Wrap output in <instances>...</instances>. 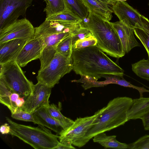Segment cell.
<instances>
[{"label": "cell", "instance_id": "1", "mask_svg": "<svg viewBox=\"0 0 149 149\" xmlns=\"http://www.w3.org/2000/svg\"><path fill=\"white\" fill-rule=\"evenodd\" d=\"M73 70L77 74L97 80L106 75L123 77L124 70L110 59L97 45L75 49L72 55Z\"/></svg>", "mask_w": 149, "mask_h": 149}, {"label": "cell", "instance_id": "2", "mask_svg": "<svg viewBox=\"0 0 149 149\" xmlns=\"http://www.w3.org/2000/svg\"><path fill=\"white\" fill-rule=\"evenodd\" d=\"M133 100L127 97H118L110 100L94 121L85 136V145L97 134L109 131L129 121L127 112Z\"/></svg>", "mask_w": 149, "mask_h": 149}, {"label": "cell", "instance_id": "3", "mask_svg": "<svg viewBox=\"0 0 149 149\" xmlns=\"http://www.w3.org/2000/svg\"><path fill=\"white\" fill-rule=\"evenodd\" d=\"M81 23L83 27L91 31L103 51L117 58L125 55L119 37L109 21L89 11L88 17Z\"/></svg>", "mask_w": 149, "mask_h": 149}, {"label": "cell", "instance_id": "4", "mask_svg": "<svg viewBox=\"0 0 149 149\" xmlns=\"http://www.w3.org/2000/svg\"><path fill=\"white\" fill-rule=\"evenodd\" d=\"M6 118L10 126L9 134L35 149H55L60 143L59 136L53 134L42 125H38L37 127L26 125L17 123L8 117Z\"/></svg>", "mask_w": 149, "mask_h": 149}, {"label": "cell", "instance_id": "5", "mask_svg": "<svg viewBox=\"0 0 149 149\" xmlns=\"http://www.w3.org/2000/svg\"><path fill=\"white\" fill-rule=\"evenodd\" d=\"M0 65V80L11 91L24 97L32 93L34 84L26 78L16 60Z\"/></svg>", "mask_w": 149, "mask_h": 149}, {"label": "cell", "instance_id": "6", "mask_svg": "<svg viewBox=\"0 0 149 149\" xmlns=\"http://www.w3.org/2000/svg\"><path fill=\"white\" fill-rule=\"evenodd\" d=\"M72 70V57H66L56 52L50 62L43 69H40L36 78L38 82L52 88Z\"/></svg>", "mask_w": 149, "mask_h": 149}, {"label": "cell", "instance_id": "7", "mask_svg": "<svg viewBox=\"0 0 149 149\" xmlns=\"http://www.w3.org/2000/svg\"><path fill=\"white\" fill-rule=\"evenodd\" d=\"M102 110V108L98 110L91 116L77 118L71 125L61 131L58 138L60 142L79 148L84 146V141L85 135Z\"/></svg>", "mask_w": 149, "mask_h": 149}, {"label": "cell", "instance_id": "8", "mask_svg": "<svg viewBox=\"0 0 149 149\" xmlns=\"http://www.w3.org/2000/svg\"><path fill=\"white\" fill-rule=\"evenodd\" d=\"M33 0H0V30L24 17Z\"/></svg>", "mask_w": 149, "mask_h": 149}, {"label": "cell", "instance_id": "9", "mask_svg": "<svg viewBox=\"0 0 149 149\" xmlns=\"http://www.w3.org/2000/svg\"><path fill=\"white\" fill-rule=\"evenodd\" d=\"M35 32V28L28 19H18L0 30V44L14 39H31Z\"/></svg>", "mask_w": 149, "mask_h": 149}, {"label": "cell", "instance_id": "10", "mask_svg": "<svg viewBox=\"0 0 149 149\" xmlns=\"http://www.w3.org/2000/svg\"><path fill=\"white\" fill-rule=\"evenodd\" d=\"M52 88L40 82L34 85L32 93L28 96L23 106L19 108L29 113H33L42 106L49 104Z\"/></svg>", "mask_w": 149, "mask_h": 149}, {"label": "cell", "instance_id": "11", "mask_svg": "<svg viewBox=\"0 0 149 149\" xmlns=\"http://www.w3.org/2000/svg\"><path fill=\"white\" fill-rule=\"evenodd\" d=\"M81 21L68 22L45 20L40 26L35 28L34 37H43L62 33L72 34L82 27Z\"/></svg>", "mask_w": 149, "mask_h": 149}, {"label": "cell", "instance_id": "12", "mask_svg": "<svg viewBox=\"0 0 149 149\" xmlns=\"http://www.w3.org/2000/svg\"><path fill=\"white\" fill-rule=\"evenodd\" d=\"M112 9L119 21L125 24L133 29L136 28L143 29L141 15L126 1H117Z\"/></svg>", "mask_w": 149, "mask_h": 149}, {"label": "cell", "instance_id": "13", "mask_svg": "<svg viewBox=\"0 0 149 149\" xmlns=\"http://www.w3.org/2000/svg\"><path fill=\"white\" fill-rule=\"evenodd\" d=\"M45 46L43 38L34 37L24 45L16 61L21 67H24L32 61L39 59Z\"/></svg>", "mask_w": 149, "mask_h": 149}, {"label": "cell", "instance_id": "14", "mask_svg": "<svg viewBox=\"0 0 149 149\" xmlns=\"http://www.w3.org/2000/svg\"><path fill=\"white\" fill-rule=\"evenodd\" d=\"M71 34L70 33H62L41 37L43 38L45 46L39 58L41 63L40 70L44 68L53 58L59 43Z\"/></svg>", "mask_w": 149, "mask_h": 149}, {"label": "cell", "instance_id": "15", "mask_svg": "<svg viewBox=\"0 0 149 149\" xmlns=\"http://www.w3.org/2000/svg\"><path fill=\"white\" fill-rule=\"evenodd\" d=\"M30 39H16L0 43V64L15 60L24 45Z\"/></svg>", "mask_w": 149, "mask_h": 149}, {"label": "cell", "instance_id": "16", "mask_svg": "<svg viewBox=\"0 0 149 149\" xmlns=\"http://www.w3.org/2000/svg\"><path fill=\"white\" fill-rule=\"evenodd\" d=\"M111 23L118 34L125 54L134 47L140 46V44L134 37L133 29L120 21L111 22Z\"/></svg>", "mask_w": 149, "mask_h": 149}, {"label": "cell", "instance_id": "17", "mask_svg": "<svg viewBox=\"0 0 149 149\" xmlns=\"http://www.w3.org/2000/svg\"><path fill=\"white\" fill-rule=\"evenodd\" d=\"M33 115L35 121L34 124L40 125L49 129L57 135H59L63 130L67 128L63 123L50 115L46 106L38 108L33 113Z\"/></svg>", "mask_w": 149, "mask_h": 149}, {"label": "cell", "instance_id": "18", "mask_svg": "<svg viewBox=\"0 0 149 149\" xmlns=\"http://www.w3.org/2000/svg\"><path fill=\"white\" fill-rule=\"evenodd\" d=\"M149 111V97H140L134 99L128 110L127 117L129 120L141 118Z\"/></svg>", "mask_w": 149, "mask_h": 149}, {"label": "cell", "instance_id": "19", "mask_svg": "<svg viewBox=\"0 0 149 149\" xmlns=\"http://www.w3.org/2000/svg\"><path fill=\"white\" fill-rule=\"evenodd\" d=\"M85 5L91 11L108 21L112 17L113 13L110 6L99 0H82Z\"/></svg>", "mask_w": 149, "mask_h": 149}, {"label": "cell", "instance_id": "20", "mask_svg": "<svg viewBox=\"0 0 149 149\" xmlns=\"http://www.w3.org/2000/svg\"><path fill=\"white\" fill-rule=\"evenodd\" d=\"M20 96L18 94L11 91L0 80V103L6 106L11 114L13 113L18 108L16 102Z\"/></svg>", "mask_w": 149, "mask_h": 149}, {"label": "cell", "instance_id": "21", "mask_svg": "<svg viewBox=\"0 0 149 149\" xmlns=\"http://www.w3.org/2000/svg\"><path fill=\"white\" fill-rule=\"evenodd\" d=\"M116 135L108 136L104 132H103L94 136L93 141L105 148L128 149V144L118 141L116 139Z\"/></svg>", "mask_w": 149, "mask_h": 149}, {"label": "cell", "instance_id": "22", "mask_svg": "<svg viewBox=\"0 0 149 149\" xmlns=\"http://www.w3.org/2000/svg\"><path fill=\"white\" fill-rule=\"evenodd\" d=\"M66 9L82 20L88 16L89 10L82 0H64Z\"/></svg>", "mask_w": 149, "mask_h": 149}, {"label": "cell", "instance_id": "23", "mask_svg": "<svg viewBox=\"0 0 149 149\" xmlns=\"http://www.w3.org/2000/svg\"><path fill=\"white\" fill-rule=\"evenodd\" d=\"M48 112L50 115L55 119L58 120L64 124L67 128L71 125L74 121L64 116L61 112V102L58 106L53 103L46 106Z\"/></svg>", "mask_w": 149, "mask_h": 149}, {"label": "cell", "instance_id": "24", "mask_svg": "<svg viewBox=\"0 0 149 149\" xmlns=\"http://www.w3.org/2000/svg\"><path fill=\"white\" fill-rule=\"evenodd\" d=\"M46 6L44 11L46 17L67 10L64 0H44Z\"/></svg>", "mask_w": 149, "mask_h": 149}, {"label": "cell", "instance_id": "25", "mask_svg": "<svg viewBox=\"0 0 149 149\" xmlns=\"http://www.w3.org/2000/svg\"><path fill=\"white\" fill-rule=\"evenodd\" d=\"M132 71L141 78L149 81V59L144 58L132 64Z\"/></svg>", "mask_w": 149, "mask_h": 149}, {"label": "cell", "instance_id": "26", "mask_svg": "<svg viewBox=\"0 0 149 149\" xmlns=\"http://www.w3.org/2000/svg\"><path fill=\"white\" fill-rule=\"evenodd\" d=\"M72 34L64 38L59 43L56 52L66 57H71L73 51Z\"/></svg>", "mask_w": 149, "mask_h": 149}, {"label": "cell", "instance_id": "27", "mask_svg": "<svg viewBox=\"0 0 149 149\" xmlns=\"http://www.w3.org/2000/svg\"><path fill=\"white\" fill-rule=\"evenodd\" d=\"M45 20L68 22H79L82 21L80 19L68 10L46 17Z\"/></svg>", "mask_w": 149, "mask_h": 149}, {"label": "cell", "instance_id": "28", "mask_svg": "<svg viewBox=\"0 0 149 149\" xmlns=\"http://www.w3.org/2000/svg\"><path fill=\"white\" fill-rule=\"evenodd\" d=\"M81 78L78 80H74L72 82L81 83L83 84L81 86L84 90H86L92 87L104 86L102 81H97V80L91 76L80 75Z\"/></svg>", "mask_w": 149, "mask_h": 149}, {"label": "cell", "instance_id": "29", "mask_svg": "<svg viewBox=\"0 0 149 149\" xmlns=\"http://www.w3.org/2000/svg\"><path fill=\"white\" fill-rule=\"evenodd\" d=\"M93 34L88 29L81 27L74 32L72 34V47L78 40H83Z\"/></svg>", "mask_w": 149, "mask_h": 149}, {"label": "cell", "instance_id": "30", "mask_svg": "<svg viewBox=\"0 0 149 149\" xmlns=\"http://www.w3.org/2000/svg\"><path fill=\"white\" fill-rule=\"evenodd\" d=\"M134 34L140 40L145 48L149 59V33L143 29H134Z\"/></svg>", "mask_w": 149, "mask_h": 149}, {"label": "cell", "instance_id": "31", "mask_svg": "<svg viewBox=\"0 0 149 149\" xmlns=\"http://www.w3.org/2000/svg\"><path fill=\"white\" fill-rule=\"evenodd\" d=\"M128 149H149V135H145L135 142L128 144Z\"/></svg>", "mask_w": 149, "mask_h": 149}, {"label": "cell", "instance_id": "32", "mask_svg": "<svg viewBox=\"0 0 149 149\" xmlns=\"http://www.w3.org/2000/svg\"><path fill=\"white\" fill-rule=\"evenodd\" d=\"M11 117L15 119L26 122L35 123L33 113H29L19 108H18L15 111L11 114Z\"/></svg>", "mask_w": 149, "mask_h": 149}, {"label": "cell", "instance_id": "33", "mask_svg": "<svg viewBox=\"0 0 149 149\" xmlns=\"http://www.w3.org/2000/svg\"><path fill=\"white\" fill-rule=\"evenodd\" d=\"M97 42L96 39L93 35L83 40L77 41L72 47V50L97 45Z\"/></svg>", "mask_w": 149, "mask_h": 149}, {"label": "cell", "instance_id": "34", "mask_svg": "<svg viewBox=\"0 0 149 149\" xmlns=\"http://www.w3.org/2000/svg\"><path fill=\"white\" fill-rule=\"evenodd\" d=\"M117 84L125 87H130L137 90L139 92L140 97H143V93L144 92H149V90H147L143 87H139L134 86L130 82L125 80L123 78H120L117 83Z\"/></svg>", "mask_w": 149, "mask_h": 149}, {"label": "cell", "instance_id": "35", "mask_svg": "<svg viewBox=\"0 0 149 149\" xmlns=\"http://www.w3.org/2000/svg\"><path fill=\"white\" fill-rule=\"evenodd\" d=\"M141 119L143 123L144 129L145 130H149V111Z\"/></svg>", "mask_w": 149, "mask_h": 149}, {"label": "cell", "instance_id": "36", "mask_svg": "<svg viewBox=\"0 0 149 149\" xmlns=\"http://www.w3.org/2000/svg\"><path fill=\"white\" fill-rule=\"evenodd\" d=\"M141 19L143 25V30L149 33V20L142 15L141 17Z\"/></svg>", "mask_w": 149, "mask_h": 149}, {"label": "cell", "instance_id": "37", "mask_svg": "<svg viewBox=\"0 0 149 149\" xmlns=\"http://www.w3.org/2000/svg\"><path fill=\"white\" fill-rule=\"evenodd\" d=\"M10 131V126L7 123H5L1 125L0 131L2 134H9Z\"/></svg>", "mask_w": 149, "mask_h": 149}, {"label": "cell", "instance_id": "38", "mask_svg": "<svg viewBox=\"0 0 149 149\" xmlns=\"http://www.w3.org/2000/svg\"><path fill=\"white\" fill-rule=\"evenodd\" d=\"M75 148L72 145L62 143L60 142L55 149H74Z\"/></svg>", "mask_w": 149, "mask_h": 149}, {"label": "cell", "instance_id": "39", "mask_svg": "<svg viewBox=\"0 0 149 149\" xmlns=\"http://www.w3.org/2000/svg\"><path fill=\"white\" fill-rule=\"evenodd\" d=\"M24 97L20 96L17 100L16 105L18 108H21L24 105L25 102Z\"/></svg>", "mask_w": 149, "mask_h": 149}, {"label": "cell", "instance_id": "40", "mask_svg": "<svg viewBox=\"0 0 149 149\" xmlns=\"http://www.w3.org/2000/svg\"><path fill=\"white\" fill-rule=\"evenodd\" d=\"M111 6L112 7L114 5L117 1L115 0H99Z\"/></svg>", "mask_w": 149, "mask_h": 149}, {"label": "cell", "instance_id": "41", "mask_svg": "<svg viewBox=\"0 0 149 149\" xmlns=\"http://www.w3.org/2000/svg\"><path fill=\"white\" fill-rule=\"evenodd\" d=\"M117 1H126L127 0H115Z\"/></svg>", "mask_w": 149, "mask_h": 149}, {"label": "cell", "instance_id": "42", "mask_svg": "<svg viewBox=\"0 0 149 149\" xmlns=\"http://www.w3.org/2000/svg\"><path fill=\"white\" fill-rule=\"evenodd\" d=\"M148 5L149 6V3H148Z\"/></svg>", "mask_w": 149, "mask_h": 149}]
</instances>
